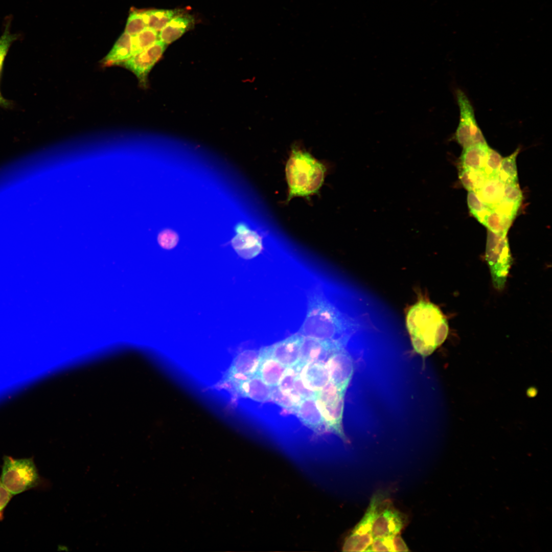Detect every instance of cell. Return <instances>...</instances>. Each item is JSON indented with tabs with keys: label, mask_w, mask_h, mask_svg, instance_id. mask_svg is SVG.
<instances>
[{
	"label": "cell",
	"mask_w": 552,
	"mask_h": 552,
	"mask_svg": "<svg viewBox=\"0 0 552 552\" xmlns=\"http://www.w3.org/2000/svg\"><path fill=\"white\" fill-rule=\"evenodd\" d=\"M360 319L339 310L319 288L308 295L306 317L298 333L304 337L349 342L358 331Z\"/></svg>",
	"instance_id": "cell-1"
},
{
	"label": "cell",
	"mask_w": 552,
	"mask_h": 552,
	"mask_svg": "<svg viewBox=\"0 0 552 552\" xmlns=\"http://www.w3.org/2000/svg\"><path fill=\"white\" fill-rule=\"evenodd\" d=\"M406 325L415 351L423 357L430 355L448 333V323L441 310L423 299L409 308Z\"/></svg>",
	"instance_id": "cell-2"
},
{
	"label": "cell",
	"mask_w": 552,
	"mask_h": 552,
	"mask_svg": "<svg viewBox=\"0 0 552 552\" xmlns=\"http://www.w3.org/2000/svg\"><path fill=\"white\" fill-rule=\"evenodd\" d=\"M325 166L306 151L294 148L286 166L288 199L308 196L317 192L323 185Z\"/></svg>",
	"instance_id": "cell-3"
},
{
	"label": "cell",
	"mask_w": 552,
	"mask_h": 552,
	"mask_svg": "<svg viewBox=\"0 0 552 552\" xmlns=\"http://www.w3.org/2000/svg\"><path fill=\"white\" fill-rule=\"evenodd\" d=\"M0 481L12 495H16L36 487L41 479L33 458L5 456Z\"/></svg>",
	"instance_id": "cell-4"
},
{
	"label": "cell",
	"mask_w": 552,
	"mask_h": 552,
	"mask_svg": "<svg viewBox=\"0 0 552 552\" xmlns=\"http://www.w3.org/2000/svg\"><path fill=\"white\" fill-rule=\"evenodd\" d=\"M486 259L495 287L501 289L507 280L512 258L507 236L488 229Z\"/></svg>",
	"instance_id": "cell-5"
},
{
	"label": "cell",
	"mask_w": 552,
	"mask_h": 552,
	"mask_svg": "<svg viewBox=\"0 0 552 552\" xmlns=\"http://www.w3.org/2000/svg\"><path fill=\"white\" fill-rule=\"evenodd\" d=\"M460 117L453 138L464 148L479 144H487L476 121L473 107L464 91H456Z\"/></svg>",
	"instance_id": "cell-6"
},
{
	"label": "cell",
	"mask_w": 552,
	"mask_h": 552,
	"mask_svg": "<svg viewBox=\"0 0 552 552\" xmlns=\"http://www.w3.org/2000/svg\"><path fill=\"white\" fill-rule=\"evenodd\" d=\"M167 45L158 40L149 47L132 56L119 65H122L132 72L139 80L140 85L146 87L148 74L163 55Z\"/></svg>",
	"instance_id": "cell-7"
},
{
	"label": "cell",
	"mask_w": 552,
	"mask_h": 552,
	"mask_svg": "<svg viewBox=\"0 0 552 552\" xmlns=\"http://www.w3.org/2000/svg\"><path fill=\"white\" fill-rule=\"evenodd\" d=\"M259 362V350H246L239 353L218 385L225 388L234 383L256 375Z\"/></svg>",
	"instance_id": "cell-8"
},
{
	"label": "cell",
	"mask_w": 552,
	"mask_h": 552,
	"mask_svg": "<svg viewBox=\"0 0 552 552\" xmlns=\"http://www.w3.org/2000/svg\"><path fill=\"white\" fill-rule=\"evenodd\" d=\"M304 336L298 332L271 345L261 348V355L271 357L285 367L292 366L299 361Z\"/></svg>",
	"instance_id": "cell-9"
},
{
	"label": "cell",
	"mask_w": 552,
	"mask_h": 552,
	"mask_svg": "<svg viewBox=\"0 0 552 552\" xmlns=\"http://www.w3.org/2000/svg\"><path fill=\"white\" fill-rule=\"evenodd\" d=\"M348 343L339 340L318 339L304 337L297 364L303 366L309 362H325L333 352L345 348Z\"/></svg>",
	"instance_id": "cell-10"
},
{
	"label": "cell",
	"mask_w": 552,
	"mask_h": 552,
	"mask_svg": "<svg viewBox=\"0 0 552 552\" xmlns=\"http://www.w3.org/2000/svg\"><path fill=\"white\" fill-rule=\"evenodd\" d=\"M325 364L330 380L347 390L353 376L354 366L352 358L345 348L333 352Z\"/></svg>",
	"instance_id": "cell-11"
},
{
	"label": "cell",
	"mask_w": 552,
	"mask_h": 552,
	"mask_svg": "<svg viewBox=\"0 0 552 552\" xmlns=\"http://www.w3.org/2000/svg\"><path fill=\"white\" fill-rule=\"evenodd\" d=\"M405 523L404 515L394 508L388 506L382 510L379 508L372 524L373 537H392L400 533Z\"/></svg>",
	"instance_id": "cell-12"
},
{
	"label": "cell",
	"mask_w": 552,
	"mask_h": 552,
	"mask_svg": "<svg viewBox=\"0 0 552 552\" xmlns=\"http://www.w3.org/2000/svg\"><path fill=\"white\" fill-rule=\"evenodd\" d=\"M225 389L238 396L258 402L271 400L272 387L268 385L257 375L234 383Z\"/></svg>",
	"instance_id": "cell-13"
},
{
	"label": "cell",
	"mask_w": 552,
	"mask_h": 552,
	"mask_svg": "<svg viewBox=\"0 0 552 552\" xmlns=\"http://www.w3.org/2000/svg\"><path fill=\"white\" fill-rule=\"evenodd\" d=\"M236 236L232 244L238 255L245 259H250L259 255L263 247L260 235L244 224L240 223L235 228Z\"/></svg>",
	"instance_id": "cell-14"
},
{
	"label": "cell",
	"mask_w": 552,
	"mask_h": 552,
	"mask_svg": "<svg viewBox=\"0 0 552 552\" xmlns=\"http://www.w3.org/2000/svg\"><path fill=\"white\" fill-rule=\"evenodd\" d=\"M293 413L304 425L316 434H321L327 431L315 398L303 399Z\"/></svg>",
	"instance_id": "cell-15"
},
{
	"label": "cell",
	"mask_w": 552,
	"mask_h": 552,
	"mask_svg": "<svg viewBox=\"0 0 552 552\" xmlns=\"http://www.w3.org/2000/svg\"><path fill=\"white\" fill-rule=\"evenodd\" d=\"M316 402L323 417L326 431L348 443L342 424L344 401L327 403Z\"/></svg>",
	"instance_id": "cell-16"
},
{
	"label": "cell",
	"mask_w": 552,
	"mask_h": 552,
	"mask_svg": "<svg viewBox=\"0 0 552 552\" xmlns=\"http://www.w3.org/2000/svg\"><path fill=\"white\" fill-rule=\"evenodd\" d=\"M300 375L304 384L316 392L321 389L330 380L328 371L323 362H312L304 364Z\"/></svg>",
	"instance_id": "cell-17"
},
{
	"label": "cell",
	"mask_w": 552,
	"mask_h": 552,
	"mask_svg": "<svg viewBox=\"0 0 552 552\" xmlns=\"http://www.w3.org/2000/svg\"><path fill=\"white\" fill-rule=\"evenodd\" d=\"M505 184L499 176L488 177L475 193L485 204L492 208L502 200Z\"/></svg>",
	"instance_id": "cell-18"
},
{
	"label": "cell",
	"mask_w": 552,
	"mask_h": 552,
	"mask_svg": "<svg viewBox=\"0 0 552 552\" xmlns=\"http://www.w3.org/2000/svg\"><path fill=\"white\" fill-rule=\"evenodd\" d=\"M192 18L177 14L158 32V40L168 45L180 37L192 24Z\"/></svg>",
	"instance_id": "cell-19"
},
{
	"label": "cell",
	"mask_w": 552,
	"mask_h": 552,
	"mask_svg": "<svg viewBox=\"0 0 552 552\" xmlns=\"http://www.w3.org/2000/svg\"><path fill=\"white\" fill-rule=\"evenodd\" d=\"M286 367L275 359L261 355L256 375L268 385L277 386Z\"/></svg>",
	"instance_id": "cell-20"
},
{
	"label": "cell",
	"mask_w": 552,
	"mask_h": 552,
	"mask_svg": "<svg viewBox=\"0 0 552 552\" xmlns=\"http://www.w3.org/2000/svg\"><path fill=\"white\" fill-rule=\"evenodd\" d=\"M489 147L479 144L463 149L461 156L462 167L484 171Z\"/></svg>",
	"instance_id": "cell-21"
},
{
	"label": "cell",
	"mask_w": 552,
	"mask_h": 552,
	"mask_svg": "<svg viewBox=\"0 0 552 552\" xmlns=\"http://www.w3.org/2000/svg\"><path fill=\"white\" fill-rule=\"evenodd\" d=\"M131 56V35L124 32L102 60V64L105 66L119 65Z\"/></svg>",
	"instance_id": "cell-22"
},
{
	"label": "cell",
	"mask_w": 552,
	"mask_h": 552,
	"mask_svg": "<svg viewBox=\"0 0 552 552\" xmlns=\"http://www.w3.org/2000/svg\"><path fill=\"white\" fill-rule=\"evenodd\" d=\"M514 219L496 209L491 208L481 224L493 233L507 236Z\"/></svg>",
	"instance_id": "cell-23"
},
{
	"label": "cell",
	"mask_w": 552,
	"mask_h": 552,
	"mask_svg": "<svg viewBox=\"0 0 552 552\" xmlns=\"http://www.w3.org/2000/svg\"><path fill=\"white\" fill-rule=\"evenodd\" d=\"M381 501V494H376L373 496L363 518L353 529L352 533L359 535L372 534L373 521L379 509Z\"/></svg>",
	"instance_id": "cell-24"
},
{
	"label": "cell",
	"mask_w": 552,
	"mask_h": 552,
	"mask_svg": "<svg viewBox=\"0 0 552 552\" xmlns=\"http://www.w3.org/2000/svg\"><path fill=\"white\" fill-rule=\"evenodd\" d=\"M302 399L294 388L290 391H283L277 386L272 387L271 400L291 413L293 412Z\"/></svg>",
	"instance_id": "cell-25"
},
{
	"label": "cell",
	"mask_w": 552,
	"mask_h": 552,
	"mask_svg": "<svg viewBox=\"0 0 552 552\" xmlns=\"http://www.w3.org/2000/svg\"><path fill=\"white\" fill-rule=\"evenodd\" d=\"M148 28L159 32L178 13L173 10L153 9L143 11Z\"/></svg>",
	"instance_id": "cell-26"
},
{
	"label": "cell",
	"mask_w": 552,
	"mask_h": 552,
	"mask_svg": "<svg viewBox=\"0 0 552 552\" xmlns=\"http://www.w3.org/2000/svg\"><path fill=\"white\" fill-rule=\"evenodd\" d=\"M459 178L466 190L476 192L485 182L487 176L484 171L461 167Z\"/></svg>",
	"instance_id": "cell-27"
},
{
	"label": "cell",
	"mask_w": 552,
	"mask_h": 552,
	"mask_svg": "<svg viewBox=\"0 0 552 552\" xmlns=\"http://www.w3.org/2000/svg\"><path fill=\"white\" fill-rule=\"evenodd\" d=\"M158 32L147 27L139 33L132 35V56L146 49L157 41L158 40Z\"/></svg>",
	"instance_id": "cell-28"
},
{
	"label": "cell",
	"mask_w": 552,
	"mask_h": 552,
	"mask_svg": "<svg viewBox=\"0 0 552 552\" xmlns=\"http://www.w3.org/2000/svg\"><path fill=\"white\" fill-rule=\"evenodd\" d=\"M519 150L520 149L517 148L511 155L502 159L498 176L505 183L517 182L516 160Z\"/></svg>",
	"instance_id": "cell-29"
},
{
	"label": "cell",
	"mask_w": 552,
	"mask_h": 552,
	"mask_svg": "<svg viewBox=\"0 0 552 552\" xmlns=\"http://www.w3.org/2000/svg\"><path fill=\"white\" fill-rule=\"evenodd\" d=\"M373 537L372 534L359 535L351 533L343 546L344 551H365L371 544Z\"/></svg>",
	"instance_id": "cell-30"
},
{
	"label": "cell",
	"mask_w": 552,
	"mask_h": 552,
	"mask_svg": "<svg viewBox=\"0 0 552 552\" xmlns=\"http://www.w3.org/2000/svg\"><path fill=\"white\" fill-rule=\"evenodd\" d=\"M147 28L143 11L131 9L128 18L125 32L130 35L139 33Z\"/></svg>",
	"instance_id": "cell-31"
},
{
	"label": "cell",
	"mask_w": 552,
	"mask_h": 552,
	"mask_svg": "<svg viewBox=\"0 0 552 552\" xmlns=\"http://www.w3.org/2000/svg\"><path fill=\"white\" fill-rule=\"evenodd\" d=\"M467 202L471 213L481 223L491 208L485 204L472 191L468 193Z\"/></svg>",
	"instance_id": "cell-32"
},
{
	"label": "cell",
	"mask_w": 552,
	"mask_h": 552,
	"mask_svg": "<svg viewBox=\"0 0 552 552\" xmlns=\"http://www.w3.org/2000/svg\"><path fill=\"white\" fill-rule=\"evenodd\" d=\"M10 26L9 21H8L2 35L0 36V78L4 62L9 49L12 43L18 38L17 34L11 33Z\"/></svg>",
	"instance_id": "cell-33"
},
{
	"label": "cell",
	"mask_w": 552,
	"mask_h": 552,
	"mask_svg": "<svg viewBox=\"0 0 552 552\" xmlns=\"http://www.w3.org/2000/svg\"><path fill=\"white\" fill-rule=\"evenodd\" d=\"M302 366L298 364L286 367L277 385L283 391H290L294 389V382L297 375L300 374Z\"/></svg>",
	"instance_id": "cell-34"
},
{
	"label": "cell",
	"mask_w": 552,
	"mask_h": 552,
	"mask_svg": "<svg viewBox=\"0 0 552 552\" xmlns=\"http://www.w3.org/2000/svg\"><path fill=\"white\" fill-rule=\"evenodd\" d=\"M502 158L496 151L489 147L484 169L487 178L498 176Z\"/></svg>",
	"instance_id": "cell-35"
},
{
	"label": "cell",
	"mask_w": 552,
	"mask_h": 552,
	"mask_svg": "<svg viewBox=\"0 0 552 552\" xmlns=\"http://www.w3.org/2000/svg\"><path fill=\"white\" fill-rule=\"evenodd\" d=\"M502 199L511 203L520 205L522 199V193L517 182H510L505 184Z\"/></svg>",
	"instance_id": "cell-36"
},
{
	"label": "cell",
	"mask_w": 552,
	"mask_h": 552,
	"mask_svg": "<svg viewBox=\"0 0 552 552\" xmlns=\"http://www.w3.org/2000/svg\"><path fill=\"white\" fill-rule=\"evenodd\" d=\"M159 245L165 249H170L176 246L178 241L177 234L170 229L162 231L158 236Z\"/></svg>",
	"instance_id": "cell-37"
},
{
	"label": "cell",
	"mask_w": 552,
	"mask_h": 552,
	"mask_svg": "<svg viewBox=\"0 0 552 552\" xmlns=\"http://www.w3.org/2000/svg\"><path fill=\"white\" fill-rule=\"evenodd\" d=\"M365 551H393L392 537H376Z\"/></svg>",
	"instance_id": "cell-38"
},
{
	"label": "cell",
	"mask_w": 552,
	"mask_h": 552,
	"mask_svg": "<svg viewBox=\"0 0 552 552\" xmlns=\"http://www.w3.org/2000/svg\"><path fill=\"white\" fill-rule=\"evenodd\" d=\"M294 388L303 399L316 398L317 392L309 389L304 384L300 374L295 379Z\"/></svg>",
	"instance_id": "cell-39"
},
{
	"label": "cell",
	"mask_w": 552,
	"mask_h": 552,
	"mask_svg": "<svg viewBox=\"0 0 552 552\" xmlns=\"http://www.w3.org/2000/svg\"><path fill=\"white\" fill-rule=\"evenodd\" d=\"M12 494L4 486L0 481V520L4 518L5 509L12 498Z\"/></svg>",
	"instance_id": "cell-40"
},
{
	"label": "cell",
	"mask_w": 552,
	"mask_h": 552,
	"mask_svg": "<svg viewBox=\"0 0 552 552\" xmlns=\"http://www.w3.org/2000/svg\"><path fill=\"white\" fill-rule=\"evenodd\" d=\"M394 551H408L409 549L400 533L392 537Z\"/></svg>",
	"instance_id": "cell-41"
},
{
	"label": "cell",
	"mask_w": 552,
	"mask_h": 552,
	"mask_svg": "<svg viewBox=\"0 0 552 552\" xmlns=\"http://www.w3.org/2000/svg\"><path fill=\"white\" fill-rule=\"evenodd\" d=\"M0 105H8V101L4 99L0 93Z\"/></svg>",
	"instance_id": "cell-42"
}]
</instances>
